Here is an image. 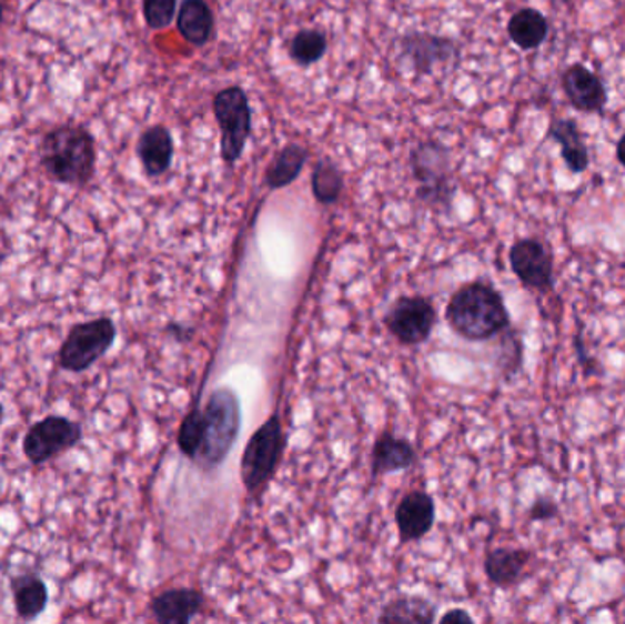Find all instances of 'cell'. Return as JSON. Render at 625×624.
Returning a JSON list of instances; mask_svg holds the SVG:
<instances>
[{
    "label": "cell",
    "instance_id": "24",
    "mask_svg": "<svg viewBox=\"0 0 625 624\" xmlns=\"http://www.w3.org/2000/svg\"><path fill=\"white\" fill-rule=\"evenodd\" d=\"M311 189H313L316 202L326 203V205L335 203L344 189V177H342L341 169L331 160H321L313 171Z\"/></svg>",
    "mask_w": 625,
    "mask_h": 624
},
{
    "label": "cell",
    "instance_id": "15",
    "mask_svg": "<svg viewBox=\"0 0 625 624\" xmlns=\"http://www.w3.org/2000/svg\"><path fill=\"white\" fill-rule=\"evenodd\" d=\"M143 171L149 178L163 177L171 169L174 157V140L167 127H149L135 145Z\"/></svg>",
    "mask_w": 625,
    "mask_h": 624
},
{
    "label": "cell",
    "instance_id": "16",
    "mask_svg": "<svg viewBox=\"0 0 625 624\" xmlns=\"http://www.w3.org/2000/svg\"><path fill=\"white\" fill-rule=\"evenodd\" d=\"M533 553L523 547H497L485 557V573L497 588H511L522 578Z\"/></svg>",
    "mask_w": 625,
    "mask_h": 624
},
{
    "label": "cell",
    "instance_id": "30",
    "mask_svg": "<svg viewBox=\"0 0 625 624\" xmlns=\"http://www.w3.org/2000/svg\"><path fill=\"white\" fill-rule=\"evenodd\" d=\"M441 623H472V617L465 610H452L441 617Z\"/></svg>",
    "mask_w": 625,
    "mask_h": 624
},
{
    "label": "cell",
    "instance_id": "22",
    "mask_svg": "<svg viewBox=\"0 0 625 624\" xmlns=\"http://www.w3.org/2000/svg\"><path fill=\"white\" fill-rule=\"evenodd\" d=\"M308 158H310V154L304 147L296 145V143L285 145L265 171V183H268L269 189L276 191V189L288 188L295 182L300 172L304 169Z\"/></svg>",
    "mask_w": 625,
    "mask_h": 624
},
{
    "label": "cell",
    "instance_id": "20",
    "mask_svg": "<svg viewBox=\"0 0 625 624\" xmlns=\"http://www.w3.org/2000/svg\"><path fill=\"white\" fill-rule=\"evenodd\" d=\"M548 135L554 141H558L562 147V158L567 163L568 169L573 172L587 171L589 167V151L585 141L582 140L576 121L573 120H554L548 127Z\"/></svg>",
    "mask_w": 625,
    "mask_h": 624
},
{
    "label": "cell",
    "instance_id": "33",
    "mask_svg": "<svg viewBox=\"0 0 625 624\" xmlns=\"http://www.w3.org/2000/svg\"><path fill=\"white\" fill-rule=\"evenodd\" d=\"M2 417H4V406L0 403V423H2Z\"/></svg>",
    "mask_w": 625,
    "mask_h": 624
},
{
    "label": "cell",
    "instance_id": "32",
    "mask_svg": "<svg viewBox=\"0 0 625 624\" xmlns=\"http://www.w3.org/2000/svg\"><path fill=\"white\" fill-rule=\"evenodd\" d=\"M2 17H4V8H2V2H0V24H2Z\"/></svg>",
    "mask_w": 625,
    "mask_h": 624
},
{
    "label": "cell",
    "instance_id": "3",
    "mask_svg": "<svg viewBox=\"0 0 625 624\" xmlns=\"http://www.w3.org/2000/svg\"><path fill=\"white\" fill-rule=\"evenodd\" d=\"M202 437L194 462L203 469H214L233 449L240 431L239 395L231 389H218L202 411Z\"/></svg>",
    "mask_w": 625,
    "mask_h": 624
},
{
    "label": "cell",
    "instance_id": "29",
    "mask_svg": "<svg viewBox=\"0 0 625 624\" xmlns=\"http://www.w3.org/2000/svg\"><path fill=\"white\" fill-rule=\"evenodd\" d=\"M574 349H576V354H578L579 363H582V366H584L585 374H602V372H604V370H602V366H599V363H596L595 358H591V355L587 354V349H585L584 343V335H582V333H578V335L574 338Z\"/></svg>",
    "mask_w": 625,
    "mask_h": 624
},
{
    "label": "cell",
    "instance_id": "5",
    "mask_svg": "<svg viewBox=\"0 0 625 624\" xmlns=\"http://www.w3.org/2000/svg\"><path fill=\"white\" fill-rule=\"evenodd\" d=\"M410 163L419 200L430 205H450L455 185L448 149L437 141H424L412 151Z\"/></svg>",
    "mask_w": 625,
    "mask_h": 624
},
{
    "label": "cell",
    "instance_id": "4",
    "mask_svg": "<svg viewBox=\"0 0 625 624\" xmlns=\"http://www.w3.org/2000/svg\"><path fill=\"white\" fill-rule=\"evenodd\" d=\"M214 118L220 127V157L233 167L242 158L249 135L253 131V112L245 90L229 87L212 101Z\"/></svg>",
    "mask_w": 625,
    "mask_h": 624
},
{
    "label": "cell",
    "instance_id": "23",
    "mask_svg": "<svg viewBox=\"0 0 625 624\" xmlns=\"http://www.w3.org/2000/svg\"><path fill=\"white\" fill-rule=\"evenodd\" d=\"M435 620V606L419 597H399L387 604L381 623H432Z\"/></svg>",
    "mask_w": 625,
    "mask_h": 624
},
{
    "label": "cell",
    "instance_id": "12",
    "mask_svg": "<svg viewBox=\"0 0 625 624\" xmlns=\"http://www.w3.org/2000/svg\"><path fill=\"white\" fill-rule=\"evenodd\" d=\"M434 500L423 491H412L406 494L395 510L399 536L403 542L423 539L434 526Z\"/></svg>",
    "mask_w": 625,
    "mask_h": 624
},
{
    "label": "cell",
    "instance_id": "14",
    "mask_svg": "<svg viewBox=\"0 0 625 624\" xmlns=\"http://www.w3.org/2000/svg\"><path fill=\"white\" fill-rule=\"evenodd\" d=\"M203 608V595L196 590L178 588L152 598L150 612L161 624L191 623Z\"/></svg>",
    "mask_w": 625,
    "mask_h": 624
},
{
    "label": "cell",
    "instance_id": "25",
    "mask_svg": "<svg viewBox=\"0 0 625 624\" xmlns=\"http://www.w3.org/2000/svg\"><path fill=\"white\" fill-rule=\"evenodd\" d=\"M327 52V39L319 30H300L290 44V56L299 67L321 61Z\"/></svg>",
    "mask_w": 625,
    "mask_h": 624
},
{
    "label": "cell",
    "instance_id": "21",
    "mask_svg": "<svg viewBox=\"0 0 625 624\" xmlns=\"http://www.w3.org/2000/svg\"><path fill=\"white\" fill-rule=\"evenodd\" d=\"M506 30L516 47L522 50H534L547 39L548 24L547 19L540 11L525 8L511 17Z\"/></svg>",
    "mask_w": 625,
    "mask_h": 624
},
{
    "label": "cell",
    "instance_id": "1",
    "mask_svg": "<svg viewBox=\"0 0 625 624\" xmlns=\"http://www.w3.org/2000/svg\"><path fill=\"white\" fill-rule=\"evenodd\" d=\"M39 160L53 182L73 188L89 185L98 163L92 132L73 123L56 127L42 135Z\"/></svg>",
    "mask_w": 625,
    "mask_h": 624
},
{
    "label": "cell",
    "instance_id": "7",
    "mask_svg": "<svg viewBox=\"0 0 625 624\" xmlns=\"http://www.w3.org/2000/svg\"><path fill=\"white\" fill-rule=\"evenodd\" d=\"M81 440V423L64 416H47L31 425L22 440V451L33 465H42L75 447Z\"/></svg>",
    "mask_w": 625,
    "mask_h": 624
},
{
    "label": "cell",
    "instance_id": "17",
    "mask_svg": "<svg viewBox=\"0 0 625 624\" xmlns=\"http://www.w3.org/2000/svg\"><path fill=\"white\" fill-rule=\"evenodd\" d=\"M11 592L16 603L17 615L22 621H33L47 610L48 586L37 573H19L11 577Z\"/></svg>",
    "mask_w": 625,
    "mask_h": 624
},
{
    "label": "cell",
    "instance_id": "8",
    "mask_svg": "<svg viewBox=\"0 0 625 624\" xmlns=\"http://www.w3.org/2000/svg\"><path fill=\"white\" fill-rule=\"evenodd\" d=\"M282 425L273 416L254 432L243 451L242 480L249 491H256L271 479L282 456Z\"/></svg>",
    "mask_w": 625,
    "mask_h": 624
},
{
    "label": "cell",
    "instance_id": "2",
    "mask_svg": "<svg viewBox=\"0 0 625 624\" xmlns=\"http://www.w3.org/2000/svg\"><path fill=\"white\" fill-rule=\"evenodd\" d=\"M450 326L468 341L496 338L511 326L502 293L485 282H471L460 288L446 308Z\"/></svg>",
    "mask_w": 625,
    "mask_h": 624
},
{
    "label": "cell",
    "instance_id": "19",
    "mask_svg": "<svg viewBox=\"0 0 625 624\" xmlns=\"http://www.w3.org/2000/svg\"><path fill=\"white\" fill-rule=\"evenodd\" d=\"M415 462L414 447L404 437L383 434L373 447L372 471L373 476L397 473L409 469Z\"/></svg>",
    "mask_w": 625,
    "mask_h": 624
},
{
    "label": "cell",
    "instance_id": "31",
    "mask_svg": "<svg viewBox=\"0 0 625 624\" xmlns=\"http://www.w3.org/2000/svg\"><path fill=\"white\" fill-rule=\"evenodd\" d=\"M616 157L621 160L622 165L625 167V134L622 135V140L618 141V149H616Z\"/></svg>",
    "mask_w": 625,
    "mask_h": 624
},
{
    "label": "cell",
    "instance_id": "28",
    "mask_svg": "<svg viewBox=\"0 0 625 624\" xmlns=\"http://www.w3.org/2000/svg\"><path fill=\"white\" fill-rule=\"evenodd\" d=\"M560 513V507L553 499L548 496H537L533 505L528 507V519L536 522H548L556 519Z\"/></svg>",
    "mask_w": 625,
    "mask_h": 624
},
{
    "label": "cell",
    "instance_id": "10",
    "mask_svg": "<svg viewBox=\"0 0 625 624\" xmlns=\"http://www.w3.org/2000/svg\"><path fill=\"white\" fill-rule=\"evenodd\" d=\"M512 271L523 286L534 292H553L554 261L547 248L536 239L517 240L508 253Z\"/></svg>",
    "mask_w": 625,
    "mask_h": 624
},
{
    "label": "cell",
    "instance_id": "27",
    "mask_svg": "<svg viewBox=\"0 0 625 624\" xmlns=\"http://www.w3.org/2000/svg\"><path fill=\"white\" fill-rule=\"evenodd\" d=\"M200 425H202V411L194 409L191 414H187L185 420L181 423L180 434H178L181 453L191 460H194L198 447H200V437H202Z\"/></svg>",
    "mask_w": 625,
    "mask_h": 624
},
{
    "label": "cell",
    "instance_id": "26",
    "mask_svg": "<svg viewBox=\"0 0 625 624\" xmlns=\"http://www.w3.org/2000/svg\"><path fill=\"white\" fill-rule=\"evenodd\" d=\"M178 0H143L147 27L154 32L171 27L177 17Z\"/></svg>",
    "mask_w": 625,
    "mask_h": 624
},
{
    "label": "cell",
    "instance_id": "13",
    "mask_svg": "<svg viewBox=\"0 0 625 624\" xmlns=\"http://www.w3.org/2000/svg\"><path fill=\"white\" fill-rule=\"evenodd\" d=\"M565 94L571 99L574 109L582 112H602L607 103V92L598 76L591 72L584 64H573L565 70Z\"/></svg>",
    "mask_w": 625,
    "mask_h": 624
},
{
    "label": "cell",
    "instance_id": "9",
    "mask_svg": "<svg viewBox=\"0 0 625 624\" xmlns=\"http://www.w3.org/2000/svg\"><path fill=\"white\" fill-rule=\"evenodd\" d=\"M435 310L424 296H403L387 313L386 326L399 343L415 346L430 338L434 330Z\"/></svg>",
    "mask_w": 625,
    "mask_h": 624
},
{
    "label": "cell",
    "instance_id": "11",
    "mask_svg": "<svg viewBox=\"0 0 625 624\" xmlns=\"http://www.w3.org/2000/svg\"><path fill=\"white\" fill-rule=\"evenodd\" d=\"M401 56L409 59L419 76H429L440 64L452 63L460 56V48L448 37L434 33L410 32L399 39Z\"/></svg>",
    "mask_w": 625,
    "mask_h": 624
},
{
    "label": "cell",
    "instance_id": "18",
    "mask_svg": "<svg viewBox=\"0 0 625 624\" xmlns=\"http://www.w3.org/2000/svg\"><path fill=\"white\" fill-rule=\"evenodd\" d=\"M178 32L189 44L203 47L214 32V17L205 0H183L177 17Z\"/></svg>",
    "mask_w": 625,
    "mask_h": 624
},
{
    "label": "cell",
    "instance_id": "6",
    "mask_svg": "<svg viewBox=\"0 0 625 624\" xmlns=\"http://www.w3.org/2000/svg\"><path fill=\"white\" fill-rule=\"evenodd\" d=\"M115 338L118 330L112 319L99 318L75 324L59 349V366L67 372L81 374L104 358Z\"/></svg>",
    "mask_w": 625,
    "mask_h": 624
}]
</instances>
